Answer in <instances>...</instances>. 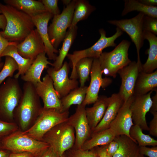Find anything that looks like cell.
<instances>
[{"mask_svg": "<svg viewBox=\"0 0 157 157\" xmlns=\"http://www.w3.org/2000/svg\"><path fill=\"white\" fill-rule=\"evenodd\" d=\"M39 157H58L53 149L50 146Z\"/></svg>", "mask_w": 157, "mask_h": 157, "instance_id": "cell-45", "label": "cell"}, {"mask_svg": "<svg viewBox=\"0 0 157 157\" xmlns=\"http://www.w3.org/2000/svg\"><path fill=\"white\" fill-rule=\"evenodd\" d=\"M106 146L107 153L113 157L117 151L119 147V144L116 141L114 140L106 145Z\"/></svg>", "mask_w": 157, "mask_h": 157, "instance_id": "cell-42", "label": "cell"}, {"mask_svg": "<svg viewBox=\"0 0 157 157\" xmlns=\"http://www.w3.org/2000/svg\"><path fill=\"white\" fill-rule=\"evenodd\" d=\"M17 126L14 123L0 119V140L17 131Z\"/></svg>", "mask_w": 157, "mask_h": 157, "instance_id": "cell-36", "label": "cell"}, {"mask_svg": "<svg viewBox=\"0 0 157 157\" xmlns=\"http://www.w3.org/2000/svg\"><path fill=\"white\" fill-rule=\"evenodd\" d=\"M6 24V20L4 15L2 14L0 9V28L3 31Z\"/></svg>", "mask_w": 157, "mask_h": 157, "instance_id": "cell-49", "label": "cell"}, {"mask_svg": "<svg viewBox=\"0 0 157 157\" xmlns=\"http://www.w3.org/2000/svg\"><path fill=\"white\" fill-rule=\"evenodd\" d=\"M144 38L149 42V48L145 52L148 57L146 62L142 65L141 71L151 73L157 68V37L151 33L144 31Z\"/></svg>", "mask_w": 157, "mask_h": 157, "instance_id": "cell-25", "label": "cell"}, {"mask_svg": "<svg viewBox=\"0 0 157 157\" xmlns=\"http://www.w3.org/2000/svg\"><path fill=\"white\" fill-rule=\"evenodd\" d=\"M109 97L104 115L100 122L92 131V134L109 128L124 102L119 93L113 94Z\"/></svg>", "mask_w": 157, "mask_h": 157, "instance_id": "cell-20", "label": "cell"}, {"mask_svg": "<svg viewBox=\"0 0 157 157\" xmlns=\"http://www.w3.org/2000/svg\"><path fill=\"white\" fill-rule=\"evenodd\" d=\"M109 97L105 96H99L93 106L85 108L86 117L92 131L101 121L108 106Z\"/></svg>", "mask_w": 157, "mask_h": 157, "instance_id": "cell-22", "label": "cell"}, {"mask_svg": "<svg viewBox=\"0 0 157 157\" xmlns=\"http://www.w3.org/2000/svg\"><path fill=\"white\" fill-rule=\"evenodd\" d=\"M41 2L44 5L47 11L53 16L60 14V11L58 7V0H42Z\"/></svg>", "mask_w": 157, "mask_h": 157, "instance_id": "cell-39", "label": "cell"}, {"mask_svg": "<svg viewBox=\"0 0 157 157\" xmlns=\"http://www.w3.org/2000/svg\"><path fill=\"white\" fill-rule=\"evenodd\" d=\"M93 149L95 152L96 157H112L107 153L106 145L97 147Z\"/></svg>", "mask_w": 157, "mask_h": 157, "instance_id": "cell-44", "label": "cell"}, {"mask_svg": "<svg viewBox=\"0 0 157 157\" xmlns=\"http://www.w3.org/2000/svg\"><path fill=\"white\" fill-rule=\"evenodd\" d=\"M45 52L38 55L25 73L21 76V78L25 82L32 83L35 85L40 82L41 74L43 70L48 67V65H52V63L48 60Z\"/></svg>", "mask_w": 157, "mask_h": 157, "instance_id": "cell-21", "label": "cell"}, {"mask_svg": "<svg viewBox=\"0 0 157 157\" xmlns=\"http://www.w3.org/2000/svg\"><path fill=\"white\" fill-rule=\"evenodd\" d=\"M114 140L118 142L119 147L113 157H146L140 153L137 143L128 136H117Z\"/></svg>", "mask_w": 157, "mask_h": 157, "instance_id": "cell-24", "label": "cell"}, {"mask_svg": "<svg viewBox=\"0 0 157 157\" xmlns=\"http://www.w3.org/2000/svg\"><path fill=\"white\" fill-rule=\"evenodd\" d=\"M69 111L60 112L54 108H42L33 124L27 130L22 131L24 134L41 141L44 135L57 125L67 122Z\"/></svg>", "mask_w": 157, "mask_h": 157, "instance_id": "cell-6", "label": "cell"}, {"mask_svg": "<svg viewBox=\"0 0 157 157\" xmlns=\"http://www.w3.org/2000/svg\"><path fill=\"white\" fill-rule=\"evenodd\" d=\"M42 108L35 85L31 83L25 82L22 96L13 112L14 117L16 116L19 120L22 131L28 129L33 120H36Z\"/></svg>", "mask_w": 157, "mask_h": 157, "instance_id": "cell-2", "label": "cell"}, {"mask_svg": "<svg viewBox=\"0 0 157 157\" xmlns=\"http://www.w3.org/2000/svg\"><path fill=\"white\" fill-rule=\"evenodd\" d=\"M53 16L48 12H45L31 17L35 26L44 43L45 52L48 58L55 61L58 52L51 43L48 33V23Z\"/></svg>", "mask_w": 157, "mask_h": 157, "instance_id": "cell-19", "label": "cell"}, {"mask_svg": "<svg viewBox=\"0 0 157 157\" xmlns=\"http://www.w3.org/2000/svg\"><path fill=\"white\" fill-rule=\"evenodd\" d=\"M116 136L110 128L92 134L90 137L83 144L81 149L89 150L99 146L106 145L113 140Z\"/></svg>", "mask_w": 157, "mask_h": 157, "instance_id": "cell-27", "label": "cell"}, {"mask_svg": "<svg viewBox=\"0 0 157 157\" xmlns=\"http://www.w3.org/2000/svg\"><path fill=\"white\" fill-rule=\"evenodd\" d=\"M152 99V103L150 111L152 114L157 112V91L155 95L153 97Z\"/></svg>", "mask_w": 157, "mask_h": 157, "instance_id": "cell-47", "label": "cell"}, {"mask_svg": "<svg viewBox=\"0 0 157 157\" xmlns=\"http://www.w3.org/2000/svg\"><path fill=\"white\" fill-rule=\"evenodd\" d=\"M143 4L149 6H156L157 5V0H139Z\"/></svg>", "mask_w": 157, "mask_h": 157, "instance_id": "cell-48", "label": "cell"}, {"mask_svg": "<svg viewBox=\"0 0 157 157\" xmlns=\"http://www.w3.org/2000/svg\"><path fill=\"white\" fill-rule=\"evenodd\" d=\"M142 65L141 63L131 61L117 72L121 79L118 93L124 102L133 96L135 82L139 72L141 71Z\"/></svg>", "mask_w": 157, "mask_h": 157, "instance_id": "cell-14", "label": "cell"}, {"mask_svg": "<svg viewBox=\"0 0 157 157\" xmlns=\"http://www.w3.org/2000/svg\"><path fill=\"white\" fill-rule=\"evenodd\" d=\"M153 116L150 121L149 127V134L154 136L157 137V112L152 114Z\"/></svg>", "mask_w": 157, "mask_h": 157, "instance_id": "cell-41", "label": "cell"}, {"mask_svg": "<svg viewBox=\"0 0 157 157\" xmlns=\"http://www.w3.org/2000/svg\"><path fill=\"white\" fill-rule=\"evenodd\" d=\"M71 0H63L62 1L64 4L67 6L71 2Z\"/></svg>", "mask_w": 157, "mask_h": 157, "instance_id": "cell-51", "label": "cell"}, {"mask_svg": "<svg viewBox=\"0 0 157 157\" xmlns=\"http://www.w3.org/2000/svg\"><path fill=\"white\" fill-rule=\"evenodd\" d=\"M76 0H73L59 15H54L48 27V33L51 44L57 49L63 41L70 26Z\"/></svg>", "mask_w": 157, "mask_h": 157, "instance_id": "cell-9", "label": "cell"}, {"mask_svg": "<svg viewBox=\"0 0 157 157\" xmlns=\"http://www.w3.org/2000/svg\"><path fill=\"white\" fill-rule=\"evenodd\" d=\"M95 9V8L88 1L76 0L72 22L69 28L75 27L78 22L86 19Z\"/></svg>", "mask_w": 157, "mask_h": 157, "instance_id": "cell-32", "label": "cell"}, {"mask_svg": "<svg viewBox=\"0 0 157 157\" xmlns=\"http://www.w3.org/2000/svg\"><path fill=\"white\" fill-rule=\"evenodd\" d=\"M153 91L142 95L134 96L130 106L132 118L135 125L139 126L142 130L149 131L146 118L147 113L152 105L151 94Z\"/></svg>", "mask_w": 157, "mask_h": 157, "instance_id": "cell-16", "label": "cell"}, {"mask_svg": "<svg viewBox=\"0 0 157 157\" xmlns=\"http://www.w3.org/2000/svg\"><path fill=\"white\" fill-rule=\"evenodd\" d=\"M77 27L69 28L66 35L63 40V42L59 55L52 63V66L56 70L59 69L62 66L65 58L67 56L68 52L71 47L77 34Z\"/></svg>", "mask_w": 157, "mask_h": 157, "instance_id": "cell-28", "label": "cell"}, {"mask_svg": "<svg viewBox=\"0 0 157 157\" xmlns=\"http://www.w3.org/2000/svg\"><path fill=\"white\" fill-rule=\"evenodd\" d=\"M134 97L133 96L124 102L109 127L114 132L116 136L125 135L133 140L130 135L129 131L131 127L134 125L130 109Z\"/></svg>", "mask_w": 157, "mask_h": 157, "instance_id": "cell-18", "label": "cell"}, {"mask_svg": "<svg viewBox=\"0 0 157 157\" xmlns=\"http://www.w3.org/2000/svg\"><path fill=\"white\" fill-rule=\"evenodd\" d=\"M87 88L85 86L78 87L61 98L63 112L69 111L73 105L82 104L85 99Z\"/></svg>", "mask_w": 157, "mask_h": 157, "instance_id": "cell-30", "label": "cell"}, {"mask_svg": "<svg viewBox=\"0 0 157 157\" xmlns=\"http://www.w3.org/2000/svg\"><path fill=\"white\" fill-rule=\"evenodd\" d=\"M85 106L82 104L78 105L75 113L69 117L67 121L74 130L75 140L73 147L76 149L81 148L92 133L86 117Z\"/></svg>", "mask_w": 157, "mask_h": 157, "instance_id": "cell-11", "label": "cell"}, {"mask_svg": "<svg viewBox=\"0 0 157 157\" xmlns=\"http://www.w3.org/2000/svg\"><path fill=\"white\" fill-rule=\"evenodd\" d=\"M8 157H35L33 154L28 152L10 153Z\"/></svg>", "mask_w": 157, "mask_h": 157, "instance_id": "cell-46", "label": "cell"}, {"mask_svg": "<svg viewBox=\"0 0 157 157\" xmlns=\"http://www.w3.org/2000/svg\"><path fill=\"white\" fill-rule=\"evenodd\" d=\"M68 157H96L94 149L87 150L81 149H76L73 147L69 149Z\"/></svg>", "mask_w": 157, "mask_h": 157, "instance_id": "cell-38", "label": "cell"}, {"mask_svg": "<svg viewBox=\"0 0 157 157\" xmlns=\"http://www.w3.org/2000/svg\"><path fill=\"white\" fill-rule=\"evenodd\" d=\"M144 31L157 34V18L144 15L143 21Z\"/></svg>", "mask_w": 157, "mask_h": 157, "instance_id": "cell-37", "label": "cell"}, {"mask_svg": "<svg viewBox=\"0 0 157 157\" xmlns=\"http://www.w3.org/2000/svg\"><path fill=\"white\" fill-rule=\"evenodd\" d=\"M3 1L6 5L12 6L31 17L47 11L41 1L34 0H4Z\"/></svg>", "mask_w": 157, "mask_h": 157, "instance_id": "cell-26", "label": "cell"}, {"mask_svg": "<svg viewBox=\"0 0 157 157\" xmlns=\"http://www.w3.org/2000/svg\"><path fill=\"white\" fill-rule=\"evenodd\" d=\"M98 58L94 59L90 73L91 80L88 87L85 99L82 104L86 105L94 103L99 98L98 94L101 87L105 88L112 82L109 78H103Z\"/></svg>", "mask_w": 157, "mask_h": 157, "instance_id": "cell-13", "label": "cell"}, {"mask_svg": "<svg viewBox=\"0 0 157 157\" xmlns=\"http://www.w3.org/2000/svg\"><path fill=\"white\" fill-rule=\"evenodd\" d=\"M94 59L85 58L81 59L76 63L75 68L80 87H83L88 78L91 71Z\"/></svg>", "mask_w": 157, "mask_h": 157, "instance_id": "cell-34", "label": "cell"}, {"mask_svg": "<svg viewBox=\"0 0 157 157\" xmlns=\"http://www.w3.org/2000/svg\"><path fill=\"white\" fill-rule=\"evenodd\" d=\"M75 140L74 130L66 122L51 129L44 135L41 141L48 143L60 157L73 147Z\"/></svg>", "mask_w": 157, "mask_h": 157, "instance_id": "cell-8", "label": "cell"}, {"mask_svg": "<svg viewBox=\"0 0 157 157\" xmlns=\"http://www.w3.org/2000/svg\"><path fill=\"white\" fill-rule=\"evenodd\" d=\"M9 56L15 61L18 67V72L14 78L18 79L19 76L24 75L29 68L34 60L23 58L18 52L16 46H8L2 53L1 57Z\"/></svg>", "mask_w": 157, "mask_h": 157, "instance_id": "cell-29", "label": "cell"}, {"mask_svg": "<svg viewBox=\"0 0 157 157\" xmlns=\"http://www.w3.org/2000/svg\"><path fill=\"white\" fill-rule=\"evenodd\" d=\"M60 157H66L65 156L64 154L63 155H62V156Z\"/></svg>", "mask_w": 157, "mask_h": 157, "instance_id": "cell-54", "label": "cell"}, {"mask_svg": "<svg viewBox=\"0 0 157 157\" xmlns=\"http://www.w3.org/2000/svg\"><path fill=\"white\" fill-rule=\"evenodd\" d=\"M4 65V63L2 62H1L0 63V70H1L2 68Z\"/></svg>", "mask_w": 157, "mask_h": 157, "instance_id": "cell-52", "label": "cell"}, {"mask_svg": "<svg viewBox=\"0 0 157 157\" xmlns=\"http://www.w3.org/2000/svg\"><path fill=\"white\" fill-rule=\"evenodd\" d=\"M1 149V140H0V149Z\"/></svg>", "mask_w": 157, "mask_h": 157, "instance_id": "cell-53", "label": "cell"}, {"mask_svg": "<svg viewBox=\"0 0 157 157\" xmlns=\"http://www.w3.org/2000/svg\"><path fill=\"white\" fill-rule=\"evenodd\" d=\"M1 149L12 153L28 152L39 157L50 147L47 143L16 131L1 140Z\"/></svg>", "mask_w": 157, "mask_h": 157, "instance_id": "cell-3", "label": "cell"}, {"mask_svg": "<svg viewBox=\"0 0 157 157\" xmlns=\"http://www.w3.org/2000/svg\"><path fill=\"white\" fill-rule=\"evenodd\" d=\"M69 65L66 61L58 70H56L53 67L47 69V74L52 79L54 88L60 99L78 87L77 79L69 78Z\"/></svg>", "mask_w": 157, "mask_h": 157, "instance_id": "cell-12", "label": "cell"}, {"mask_svg": "<svg viewBox=\"0 0 157 157\" xmlns=\"http://www.w3.org/2000/svg\"><path fill=\"white\" fill-rule=\"evenodd\" d=\"M129 134L132 139L137 142L139 146H157V140L149 135L145 134L138 125L134 124L131 127Z\"/></svg>", "mask_w": 157, "mask_h": 157, "instance_id": "cell-33", "label": "cell"}, {"mask_svg": "<svg viewBox=\"0 0 157 157\" xmlns=\"http://www.w3.org/2000/svg\"><path fill=\"white\" fill-rule=\"evenodd\" d=\"M18 53L23 58L34 60L40 53L45 52L42 40L36 29H34L16 46Z\"/></svg>", "mask_w": 157, "mask_h": 157, "instance_id": "cell-17", "label": "cell"}, {"mask_svg": "<svg viewBox=\"0 0 157 157\" xmlns=\"http://www.w3.org/2000/svg\"><path fill=\"white\" fill-rule=\"evenodd\" d=\"M0 9L6 20L5 29L1 33L8 41L21 42L34 29L32 18L26 14L0 2Z\"/></svg>", "mask_w": 157, "mask_h": 157, "instance_id": "cell-1", "label": "cell"}, {"mask_svg": "<svg viewBox=\"0 0 157 157\" xmlns=\"http://www.w3.org/2000/svg\"><path fill=\"white\" fill-rule=\"evenodd\" d=\"M35 87L38 94L43 102V108H54L63 112L60 99L54 88L52 79L47 74Z\"/></svg>", "mask_w": 157, "mask_h": 157, "instance_id": "cell-15", "label": "cell"}, {"mask_svg": "<svg viewBox=\"0 0 157 157\" xmlns=\"http://www.w3.org/2000/svg\"><path fill=\"white\" fill-rule=\"evenodd\" d=\"M10 152L4 149H0V157H8L10 153Z\"/></svg>", "mask_w": 157, "mask_h": 157, "instance_id": "cell-50", "label": "cell"}, {"mask_svg": "<svg viewBox=\"0 0 157 157\" xmlns=\"http://www.w3.org/2000/svg\"><path fill=\"white\" fill-rule=\"evenodd\" d=\"M130 45L123 40L112 51L102 52L98 59L103 74L115 78L119 69L131 62L128 53Z\"/></svg>", "mask_w": 157, "mask_h": 157, "instance_id": "cell-7", "label": "cell"}, {"mask_svg": "<svg viewBox=\"0 0 157 157\" xmlns=\"http://www.w3.org/2000/svg\"><path fill=\"white\" fill-rule=\"evenodd\" d=\"M124 9L121 15L124 16L130 12L136 11L147 15L157 18V6H146L137 0H125Z\"/></svg>", "mask_w": 157, "mask_h": 157, "instance_id": "cell-31", "label": "cell"}, {"mask_svg": "<svg viewBox=\"0 0 157 157\" xmlns=\"http://www.w3.org/2000/svg\"><path fill=\"white\" fill-rule=\"evenodd\" d=\"M157 87V70L149 74L141 71L136 80L133 95L136 96L145 94L151 91H156Z\"/></svg>", "mask_w": 157, "mask_h": 157, "instance_id": "cell-23", "label": "cell"}, {"mask_svg": "<svg viewBox=\"0 0 157 157\" xmlns=\"http://www.w3.org/2000/svg\"><path fill=\"white\" fill-rule=\"evenodd\" d=\"M99 32L100 35L99 38L92 46L85 49L75 51L72 53L67 55V56L70 60L72 67L70 79H77L78 78L75 66L80 60L85 58H99L104 49L116 46L115 40L123 33V32L117 27L115 33L110 37L106 36V31L103 29H100Z\"/></svg>", "mask_w": 157, "mask_h": 157, "instance_id": "cell-4", "label": "cell"}, {"mask_svg": "<svg viewBox=\"0 0 157 157\" xmlns=\"http://www.w3.org/2000/svg\"><path fill=\"white\" fill-rule=\"evenodd\" d=\"M18 43L8 41L2 36L0 31V63L1 62V54L5 49L9 45L17 46Z\"/></svg>", "mask_w": 157, "mask_h": 157, "instance_id": "cell-43", "label": "cell"}, {"mask_svg": "<svg viewBox=\"0 0 157 157\" xmlns=\"http://www.w3.org/2000/svg\"><path fill=\"white\" fill-rule=\"evenodd\" d=\"M22 94L18 79L8 77L2 83L0 86V119L10 122Z\"/></svg>", "mask_w": 157, "mask_h": 157, "instance_id": "cell-5", "label": "cell"}, {"mask_svg": "<svg viewBox=\"0 0 157 157\" xmlns=\"http://www.w3.org/2000/svg\"><path fill=\"white\" fill-rule=\"evenodd\" d=\"M140 153L148 157H157V147L153 146L151 148L146 146H139Z\"/></svg>", "mask_w": 157, "mask_h": 157, "instance_id": "cell-40", "label": "cell"}, {"mask_svg": "<svg viewBox=\"0 0 157 157\" xmlns=\"http://www.w3.org/2000/svg\"><path fill=\"white\" fill-rule=\"evenodd\" d=\"M144 15L139 13L130 19L108 21L110 24L116 26L123 32H126L130 37L135 46L137 55V62L141 63L140 50L142 47L144 40L143 21Z\"/></svg>", "mask_w": 157, "mask_h": 157, "instance_id": "cell-10", "label": "cell"}, {"mask_svg": "<svg viewBox=\"0 0 157 157\" xmlns=\"http://www.w3.org/2000/svg\"><path fill=\"white\" fill-rule=\"evenodd\" d=\"M17 63L11 57L5 56L3 67L0 72V86L3 81L8 77H13L15 72L18 70Z\"/></svg>", "mask_w": 157, "mask_h": 157, "instance_id": "cell-35", "label": "cell"}]
</instances>
